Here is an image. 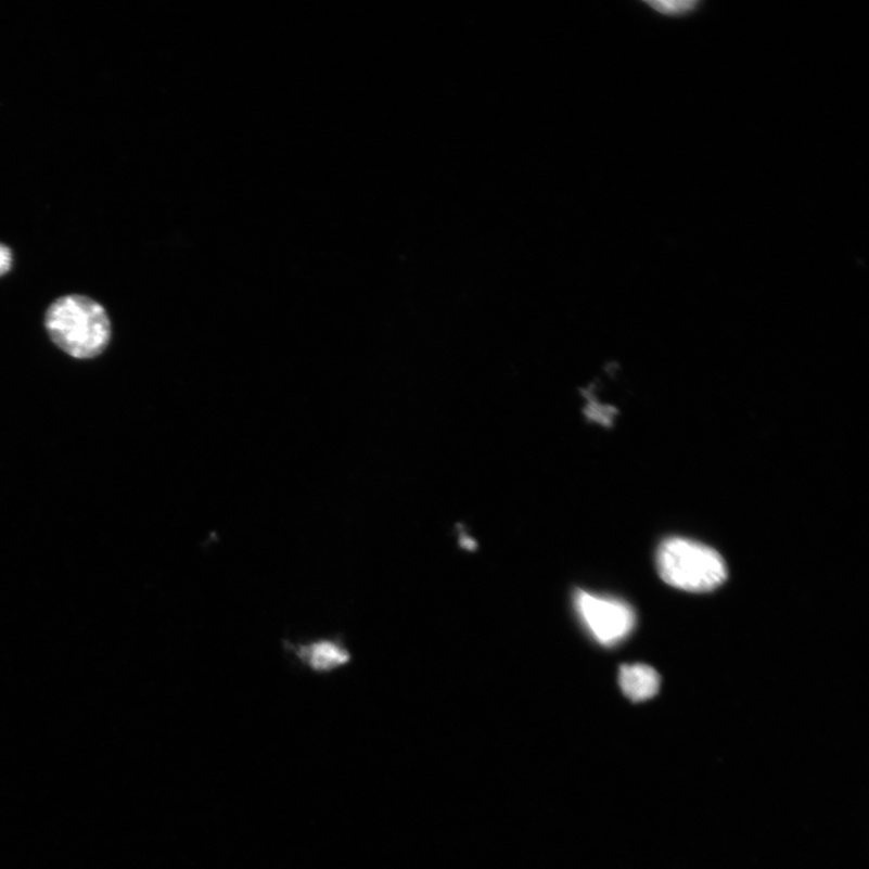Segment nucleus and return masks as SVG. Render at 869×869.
I'll return each instance as SVG.
<instances>
[{
	"label": "nucleus",
	"mask_w": 869,
	"mask_h": 869,
	"mask_svg": "<svg viewBox=\"0 0 869 869\" xmlns=\"http://www.w3.org/2000/svg\"><path fill=\"white\" fill-rule=\"evenodd\" d=\"M46 327L55 345L71 357H99L110 345L112 324L105 309L81 295L56 299L46 317Z\"/></svg>",
	"instance_id": "obj_1"
},
{
	"label": "nucleus",
	"mask_w": 869,
	"mask_h": 869,
	"mask_svg": "<svg viewBox=\"0 0 869 869\" xmlns=\"http://www.w3.org/2000/svg\"><path fill=\"white\" fill-rule=\"evenodd\" d=\"M657 567L664 583L689 592L713 591L727 578V566L720 553L683 538H670L661 544Z\"/></svg>",
	"instance_id": "obj_2"
},
{
	"label": "nucleus",
	"mask_w": 869,
	"mask_h": 869,
	"mask_svg": "<svg viewBox=\"0 0 869 869\" xmlns=\"http://www.w3.org/2000/svg\"><path fill=\"white\" fill-rule=\"evenodd\" d=\"M574 605L584 626L604 647L616 646L636 626L635 611L619 599L578 589L574 596Z\"/></svg>",
	"instance_id": "obj_3"
},
{
	"label": "nucleus",
	"mask_w": 869,
	"mask_h": 869,
	"mask_svg": "<svg viewBox=\"0 0 869 869\" xmlns=\"http://www.w3.org/2000/svg\"><path fill=\"white\" fill-rule=\"evenodd\" d=\"M299 661L317 673L336 670L350 661V654L334 640H318L294 648Z\"/></svg>",
	"instance_id": "obj_4"
},
{
	"label": "nucleus",
	"mask_w": 869,
	"mask_h": 869,
	"mask_svg": "<svg viewBox=\"0 0 869 869\" xmlns=\"http://www.w3.org/2000/svg\"><path fill=\"white\" fill-rule=\"evenodd\" d=\"M622 691L632 702L652 699L660 690L661 679L656 670L646 664H625L619 669Z\"/></svg>",
	"instance_id": "obj_5"
},
{
	"label": "nucleus",
	"mask_w": 869,
	"mask_h": 869,
	"mask_svg": "<svg viewBox=\"0 0 869 869\" xmlns=\"http://www.w3.org/2000/svg\"><path fill=\"white\" fill-rule=\"evenodd\" d=\"M653 14L672 20L690 17L701 12V0H642Z\"/></svg>",
	"instance_id": "obj_6"
},
{
	"label": "nucleus",
	"mask_w": 869,
	"mask_h": 869,
	"mask_svg": "<svg viewBox=\"0 0 869 869\" xmlns=\"http://www.w3.org/2000/svg\"><path fill=\"white\" fill-rule=\"evenodd\" d=\"M13 264V255L5 245L0 244V277L10 271Z\"/></svg>",
	"instance_id": "obj_7"
}]
</instances>
